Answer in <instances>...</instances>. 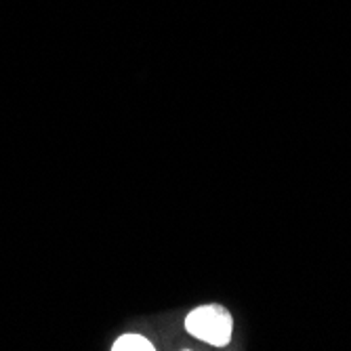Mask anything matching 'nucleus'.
Masks as SVG:
<instances>
[{
  "instance_id": "1",
  "label": "nucleus",
  "mask_w": 351,
  "mask_h": 351,
  "mask_svg": "<svg viewBox=\"0 0 351 351\" xmlns=\"http://www.w3.org/2000/svg\"><path fill=\"white\" fill-rule=\"evenodd\" d=\"M232 315L219 305H204L191 311L185 317V328L191 337L204 343L223 347L232 339Z\"/></svg>"
},
{
  "instance_id": "2",
  "label": "nucleus",
  "mask_w": 351,
  "mask_h": 351,
  "mask_svg": "<svg viewBox=\"0 0 351 351\" xmlns=\"http://www.w3.org/2000/svg\"><path fill=\"white\" fill-rule=\"evenodd\" d=\"M112 349L114 351H152L154 345L141 335H124L114 343Z\"/></svg>"
}]
</instances>
